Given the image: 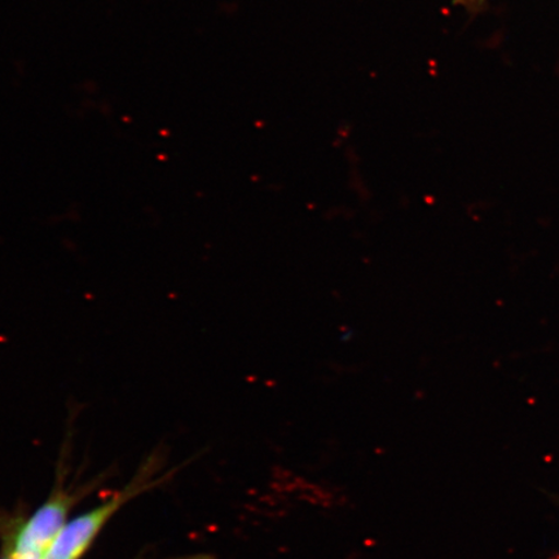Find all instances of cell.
Listing matches in <instances>:
<instances>
[{
  "label": "cell",
  "mask_w": 559,
  "mask_h": 559,
  "mask_svg": "<svg viewBox=\"0 0 559 559\" xmlns=\"http://www.w3.org/2000/svg\"><path fill=\"white\" fill-rule=\"evenodd\" d=\"M453 3L463 7V9L473 13V15H477V13L485 10L487 0H453Z\"/></svg>",
  "instance_id": "3"
},
{
  "label": "cell",
  "mask_w": 559,
  "mask_h": 559,
  "mask_svg": "<svg viewBox=\"0 0 559 559\" xmlns=\"http://www.w3.org/2000/svg\"><path fill=\"white\" fill-rule=\"evenodd\" d=\"M70 504L72 499L69 496L59 495L39 508L13 537L10 558L44 559L64 528Z\"/></svg>",
  "instance_id": "1"
},
{
  "label": "cell",
  "mask_w": 559,
  "mask_h": 559,
  "mask_svg": "<svg viewBox=\"0 0 559 559\" xmlns=\"http://www.w3.org/2000/svg\"><path fill=\"white\" fill-rule=\"evenodd\" d=\"M187 559H214V558H210L209 556H200V557H193V558H187Z\"/></svg>",
  "instance_id": "4"
},
{
  "label": "cell",
  "mask_w": 559,
  "mask_h": 559,
  "mask_svg": "<svg viewBox=\"0 0 559 559\" xmlns=\"http://www.w3.org/2000/svg\"><path fill=\"white\" fill-rule=\"evenodd\" d=\"M135 492V489H132V491L129 489V491L67 524L59 536L56 537L44 559H80L96 535L100 533L104 524L117 512L124 500Z\"/></svg>",
  "instance_id": "2"
},
{
  "label": "cell",
  "mask_w": 559,
  "mask_h": 559,
  "mask_svg": "<svg viewBox=\"0 0 559 559\" xmlns=\"http://www.w3.org/2000/svg\"><path fill=\"white\" fill-rule=\"evenodd\" d=\"M11 559V558H10Z\"/></svg>",
  "instance_id": "5"
}]
</instances>
